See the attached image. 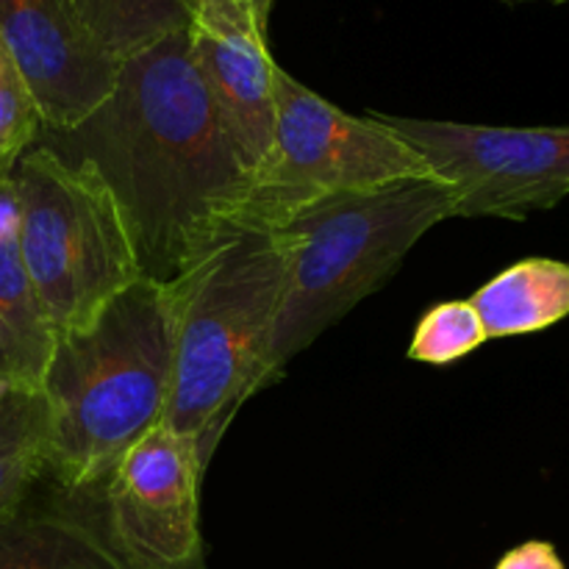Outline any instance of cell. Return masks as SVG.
<instances>
[{
	"instance_id": "cell-1",
	"label": "cell",
	"mask_w": 569,
	"mask_h": 569,
	"mask_svg": "<svg viewBox=\"0 0 569 569\" xmlns=\"http://www.w3.org/2000/svg\"><path fill=\"white\" fill-rule=\"evenodd\" d=\"M37 144L100 176L122 211L139 270L172 283L237 222L253 170L211 100L187 28L120 64L109 98Z\"/></svg>"
},
{
	"instance_id": "cell-2",
	"label": "cell",
	"mask_w": 569,
	"mask_h": 569,
	"mask_svg": "<svg viewBox=\"0 0 569 569\" xmlns=\"http://www.w3.org/2000/svg\"><path fill=\"white\" fill-rule=\"evenodd\" d=\"M172 365L170 287L144 276L87 326L56 337L42 378L56 487L98 492L117 461L167 420Z\"/></svg>"
},
{
	"instance_id": "cell-3",
	"label": "cell",
	"mask_w": 569,
	"mask_h": 569,
	"mask_svg": "<svg viewBox=\"0 0 569 569\" xmlns=\"http://www.w3.org/2000/svg\"><path fill=\"white\" fill-rule=\"evenodd\" d=\"M176 365L167 426L209 467L228 426L264 383L283 292V248L270 228L231 226L172 283Z\"/></svg>"
},
{
	"instance_id": "cell-4",
	"label": "cell",
	"mask_w": 569,
	"mask_h": 569,
	"mask_svg": "<svg viewBox=\"0 0 569 569\" xmlns=\"http://www.w3.org/2000/svg\"><path fill=\"white\" fill-rule=\"evenodd\" d=\"M445 220H453L450 189L437 178H420L320 198L272 228L283 248V292L264 383L376 292Z\"/></svg>"
},
{
	"instance_id": "cell-5",
	"label": "cell",
	"mask_w": 569,
	"mask_h": 569,
	"mask_svg": "<svg viewBox=\"0 0 569 569\" xmlns=\"http://www.w3.org/2000/svg\"><path fill=\"white\" fill-rule=\"evenodd\" d=\"M9 178L28 278L56 337L76 331L142 278L120 206L92 167L44 144L28 148Z\"/></svg>"
},
{
	"instance_id": "cell-6",
	"label": "cell",
	"mask_w": 569,
	"mask_h": 569,
	"mask_svg": "<svg viewBox=\"0 0 569 569\" xmlns=\"http://www.w3.org/2000/svg\"><path fill=\"white\" fill-rule=\"evenodd\" d=\"M433 178L431 167L376 114L353 117L276 70V120L233 226L276 228L320 198Z\"/></svg>"
},
{
	"instance_id": "cell-7",
	"label": "cell",
	"mask_w": 569,
	"mask_h": 569,
	"mask_svg": "<svg viewBox=\"0 0 569 569\" xmlns=\"http://www.w3.org/2000/svg\"><path fill=\"white\" fill-rule=\"evenodd\" d=\"M450 189L453 220H526L569 194V126H472L372 111Z\"/></svg>"
},
{
	"instance_id": "cell-8",
	"label": "cell",
	"mask_w": 569,
	"mask_h": 569,
	"mask_svg": "<svg viewBox=\"0 0 569 569\" xmlns=\"http://www.w3.org/2000/svg\"><path fill=\"white\" fill-rule=\"evenodd\" d=\"M192 439L167 422L144 433L98 489L100 520L128 569H206L200 481Z\"/></svg>"
},
{
	"instance_id": "cell-9",
	"label": "cell",
	"mask_w": 569,
	"mask_h": 569,
	"mask_svg": "<svg viewBox=\"0 0 569 569\" xmlns=\"http://www.w3.org/2000/svg\"><path fill=\"white\" fill-rule=\"evenodd\" d=\"M0 44L37 100L44 131L87 120L122 64L89 37L70 0H0Z\"/></svg>"
},
{
	"instance_id": "cell-10",
	"label": "cell",
	"mask_w": 569,
	"mask_h": 569,
	"mask_svg": "<svg viewBox=\"0 0 569 569\" xmlns=\"http://www.w3.org/2000/svg\"><path fill=\"white\" fill-rule=\"evenodd\" d=\"M189 48L200 78L256 172L276 120V70L267 26L237 0H192Z\"/></svg>"
},
{
	"instance_id": "cell-11",
	"label": "cell",
	"mask_w": 569,
	"mask_h": 569,
	"mask_svg": "<svg viewBox=\"0 0 569 569\" xmlns=\"http://www.w3.org/2000/svg\"><path fill=\"white\" fill-rule=\"evenodd\" d=\"M0 569H128L100 520L98 492L39 500L37 489L0 520Z\"/></svg>"
},
{
	"instance_id": "cell-12",
	"label": "cell",
	"mask_w": 569,
	"mask_h": 569,
	"mask_svg": "<svg viewBox=\"0 0 569 569\" xmlns=\"http://www.w3.org/2000/svg\"><path fill=\"white\" fill-rule=\"evenodd\" d=\"M56 331L17 244V198L0 176V392H42Z\"/></svg>"
},
{
	"instance_id": "cell-13",
	"label": "cell",
	"mask_w": 569,
	"mask_h": 569,
	"mask_svg": "<svg viewBox=\"0 0 569 569\" xmlns=\"http://www.w3.org/2000/svg\"><path fill=\"white\" fill-rule=\"evenodd\" d=\"M487 339L526 337L569 317V264L526 259L511 264L470 298Z\"/></svg>"
},
{
	"instance_id": "cell-14",
	"label": "cell",
	"mask_w": 569,
	"mask_h": 569,
	"mask_svg": "<svg viewBox=\"0 0 569 569\" xmlns=\"http://www.w3.org/2000/svg\"><path fill=\"white\" fill-rule=\"evenodd\" d=\"M48 476V406L42 392H0V520Z\"/></svg>"
},
{
	"instance_id": "cell-15",
	"label": "cell",
	"mask_w": 569,
	"mask_h": 569,
	"mask_svg": "<svg viewBox=\"0 0 569 569\" xmlns=\"http://www.w3.org/2000/svg\"><path fill=\"white\" fill-rule=\"evenodd\" d=\"M89 37L117 61L189 26L192 0H70Z\"/></svg>"
},
{
	"instance_id": "cell-16",
	"label": "cell",
	"mask_w": 569,
	"mask_h": 569,
	"mask_svg": "<svg viewBox=\"0 0 569 569\" xmlns=\"http://www.w3.org/2000/svg\"><path fill=\"white\" fill-rule=\"evenodd\" d=\"M487 342L481 320L470 300H448L439 303L417 322L409 345V359L422 365H450Z\"/></svg>"
},
{
	"instance_id": "cell-17",
	"label": "cell",
	"mask_w": 569,
	"mask_h": 569,
	"mask_svg": "<svg viewBox=\"0 0 569 569\" xmlns=\"http://www.w3.org/2000/svg\"><path fill=\"white\" fill-rule=\"evenodd\" d=\"M44 122L33 94L0 44V176H9L28 148H33Z\"/></svg>"
},
{
	"instance_id": "cell-18",
	"label": "cell",
	"mask_w": 569,
	"mask_h": 569,
	"mask_svg": "<svg viewBox=\"0 0 569 569\" xmlns=\"http://www.w3.org/2000/svg\"><path fill=\"white\" fill-rule=\"evenodd\" d=\"M495 569H565V561L550 542H526L509 550Z\"/></svg>"
},
{
	"instance_id": "cell-19",
	"label": "cell",
	"mask_w": 569,
	"mask_h": 569,
	"mask_svg": "<svg viewBox=\"0 0 569 569\" xmlns=\"http://www.w3.org/2000/svg\"><path fill=\"white\" fill-rule=\"evenodd\" d=\"M237 3L244 6V9H248L250 14L256 17V20L264 22V26H267V20H270V11H272V6H276V0H237Z\"/></svg>"
},
{
	"instance_id": "cell-20",
	"label": "cell",
	"mask_w": 569,
	"mask_h": 569,
	"mask_svg": "<svg viewBox=\"0 0 569 569\" xmlns=\"http://www.w3.org/2000/svg\"><path fill=\"white\" fill-rule=\"evenodd\" d=\"M503 3H533V0H503ZM548 3H569V0H548Z\"/></svg>"
}]
</instances>
